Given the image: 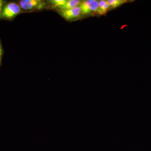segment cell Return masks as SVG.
<instances>
[{
    "label": "cell",
    "instance_id": "1",
    "mask_svg": "<svg viewBox=\"0 0 151 151\" xmlns=\"http://www.w3.org/2000/svg\"><path fill=\"white\" fill-rule=\"evenodd\" d=\"M99 1L96 0H86L82 1L79 6L82 16L94 15L97 14Z\"/></svg>",
    "mask_w": 151,
    "mask_h": 151
},
{
    "label": "cell",
    "instance_id": "2",
    "mask_svg": "<svg viewBox=\"0 0 151 151\" xmlns=\"http://www.w3.org/2000/svg\"><path fill=\"white\" fill-rule=\"evenodd\" d=\"M21 12L22 9L19 4L15 3H10L3 8L1 16L3 18L13 19Z\"/></svg>",
    "mask_w": 151,
    "mask_h": 151
},
{
    "label": "cell",
    "instance_id": "3",
    "mask_svg": "<svg viewBox=\"0 0 151 151\" xmlns=\"http://www.w3.org/2000/svg\"><path fill=\"white\" fill-rule=\"evenodd\" d=\"M19 6L24 11H33L44 8L45 4L40 0H22L20 1Z\"/></svg>",
    "mask_w": 151,
    "mask_h": 151
},
{
    "label": "cell",
    "instance_id": "4",
    "mask_svg": "<svg viewBox=\"0 0 151 151\" xmlns=\"http://www.w3.org/2000/svg\"><path fill=\"white\" fill-rule=\"evenodd\" d=\"M58 12H59L60 15L63 18L68 21L77 20L82 16L81 9L79 6L70 9L59 11Z\"/></svg>",
    "mask_w": 151,
    "mask_h": 151
},
{
    "label": "cell",
    "instance_id": "5",
    "mask_svg": "<svg viewBox=\"0 0 151 151\" xmlns=\"http://www.w3.org/2000/svg\"><path fill=\"white\" fill-rule=\"evenodd\" d=\"M82 1H78V0H69L66 1V2L62 6L57 9L58 12L59 11L67 10L74 8L80 5Z\"/></svg>",
    "mask_w": 151,
    "mask_h": 151
},
{
    "label": "cell",
    "instance_id": "6",
    "mask_svg": "<svg viewBox=\"0 0 151 151\" xmlns=\"http://www.w3.org/2000/svg\"><path fill=\"white\" fill-rule=\"evenodd\" d=\"M109 11H110V6L107 1L101 0L99 1V5L97 12V15H105Z\"/></svg>",
    "mask_w": 151,
    "mask_h": 151
},
{
    "label": "cell",
    "instance_id": "7",
    "mask_svg": "<svg viewBox=\"0 0 151 151\" xmlns=\"http://www.w3.org/2000/svg\"><path fill=\"white\" fill-rule=\"evenodd\" d=\"M107 1L110 6V10L119 7L120 6L128 2L125 0H108Z\"/></svg>",
    "mask_w": 151,
    "mask_h": 151
},
{
    "label": "cell",
    "instance_id": "8",
    "mask_svg": "<svg viewBox=\"0 0 151 151\" xmlns=\"http://www.w3.org/2000/svg\"><path fill=\"white\" fill-rule=\"evenodd\" d=\"M66 1V0H52L49 1V2L53 8L57 9L63 5Z\"/></svg>",
    "mask_w": 151,
    "mask_h": 151
},
{
    "label": "cell",
    "instance_id": "9",
    "mask_svg": "<svg viewBox=\"0 0 151 151\" xmlns=\"http://www.w3.org/2000/svg\"><path fill=\"white\" fill-rule=\"evenodd\" d=\"M3 5H4V2L1 0H0V16H1L2 11Z\"/></svg>",
    "mask_w": 151,
    "mask_h": 151
},
{
    "label": "cell",
    "instance_id": "10",
    "mask_svg": "<svg viewBox=\"0 0 151 151\" xmlns=\"http://www.w3.org/2000/svg\"><path fill=\"white\" fill-rule=\"evenodd\" d=\"M2 52V50L1 48V47H0V55H1Z\"/></svg>",
    "mask_w": 151,
    "mask_h": 151
},
{
    "label": "cell",
    "instance_id": "11",
    "mask_svg": "<svg viewBox=\"0 0 151 151\" xmlns=\"http://www.w3.org/2000/svg\"><path fill=\"white\" fill-rule=\"evenodd\" d=\"M1 55H0V57H1Z\"/></svg>",
    "mask_w": 151,
    "mask_h": 151
}]
</instances>
